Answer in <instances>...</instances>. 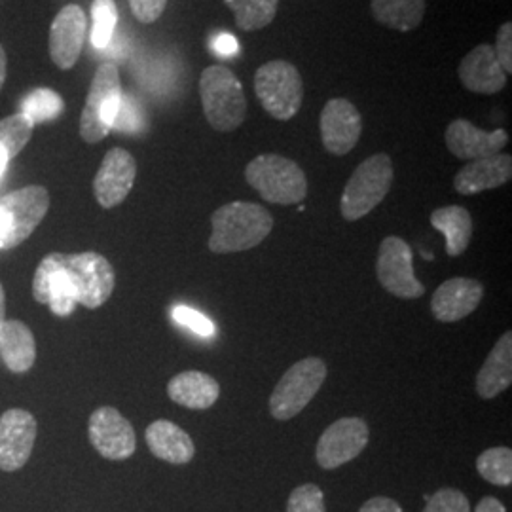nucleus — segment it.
I'll return each instance as SVG.
<instances>
[{"label":"nucleus","instance_id":"12","mask_svg":"<svg viewBox=\"0 0 512 512\" xmlns=\"http://www.w3.org/2000/svg\"><path fill=\"white\" fill-rule=\"evenodd\" d=\"M368 425L361 418L334 421L317 442L315 458L319 467L332 471L357 458L368 444Z\"/></svg>","mask_w":512,"mask_h":512},{"label":"nucleus","instance_id":"33","mask_svg":"<svg viewBox=\"0 0 512 512\" xmlns=\"http://www.w3.org/2000/svg\"><path fill=\"white\" fill-rule=\"evenodd\" d=\"M287 512H327L323 490L315 484H302L289 497Z\"/></svg>","mask_w":512,"mask_h":512},{"label":"nucleus","instance_id":"18","mask_svg":"<svg viewBox=\"0 0 512 512\" xmlns=\"http://www.w3.org/2000/svg\"><path fill=\"white\" fill-rule=\"evenodd\" d=\"M446 147L459 160H480L499 154L509 143V133L505 129L484 131L476 128L465 118L454 120L446 129Z\"/></svg>","mask_w":512,"mask_h":512},{"label":"nucleus","instance_id":"23","mask_svg":"<svg viewBox=\"0 0 512 512\" xmlns=\"http://www.w3.org/2000/svg\"><path fill=\"white\" fill-rule=\"evenodd\" d=\"M512 384V332L507 330L476 374V391L490 401Z\"/></svg>","mask_w":512,"mask_h":512},{"label":"nucleus","instance_id":"8","mask_svg":"<svg viewBox=\"0 0 512 512\" xmlns=\"http://www.w3.org/2000/svg\"><path fill=\"white\" fill-rule=\"evenodd\" d=\"M327 380V365L319 357H308L291 366L275 385L270 412L275 420H293Z\"/></svg>","mask_w":512,"mask_h":512},{"label":"nucleus","instance_id":"43","mask_svg":"<svg viewBox=\"0 0 512 512\" xmlns=\"http://www.w3.org/2000/svg\"><path fill=\"white\" fill-rule=\"evenodd\" d=\"M4 321H6V293H4V287L0 283V327H2Z\"/></svg>","mask_w":512,"mask_h":512},{"label":"nucleus","instance_id":"31","mask_svg":"<svg viewBox=\"0 0 512 512\" xmlns=\"http://www.w3.org/2000/svg\"><path fill=\"white\" fill-rule=\"evenodd\" d=\"M65 110L61 95L50 88H38L29 93L21 103V114H25L33 124H42L55 120Z\"/></svg>","mask_w":512,"mask_h":512},{"label":"nucleus","instance_id":"39","mask_svg":"<svg viewBox=\"0 0 512 512\" xmlns=\"http://www.w3.org/2000/svg\"><path fill=\"white\" fill-rule=\"evenodd\" d=\"M359 512H403V509L395 499L372 497L359 509Z\"/></svg>","mask_w":512,"mask_h":512},{"label":"nucleus","instance_id":"10","mask_svg":"<svg viewBox=\"0 0 512 512\" xmlns=\"http://www.w3.org/2000/svg\"><path fill=\"white\" fill-rule=\"evenodd\" d=\"M378 281L387 293L399 298H420L425 287L414 274V256L412 249L404 239L389 236L382 241L376 262Z\"/></svg>","mask_w":512,"mask_h":512},{"label":"nucleus","instance_id":"24","mask_svg":"<svg viewBox=\"0 0 512 512\" xmlns=\"http://www.w3.org/2000/svg\"><path fill=\"white\" fill-rule=\"evenodd\" d=\"M0 359L10 372L25 374L37 361V342L31 329L19 321L10 319L0 327Z\"/></svg>","mask_w":512,"mask_h":512},{"label":"nucleus","instance_id":"17","mask_svg":"<svg viewBox=\"0 0 512 512\" xmlns=\"http://www.w3.org/2000/svg\"><path fill=\"white\" fill-rule=\"evenodd\" d=\"M33 296L57 317L73 315L78 302L73 283L61 266L59 253H50L40 260L33 277Z\"/></svg>","mask_w":512,"mask_h":512},{"label":"nucleus","instance_id":"28","mask_svg":"<svg viewBox=\"0 0 512 512\" xmlns=\"http://www.w3.org/2000/svg\"><path fill=\"white\" fill-rule=\"evenodd\" d=\"M232 10L236 25L245 33L268 27L275 19L279 0H224Z\"/></svg>","mask_w":512,"mask_h":512},{"label":"nucleus","instance_id":"1","mask_svg":"<svg viewBox=\"0 0 512 512\" xmlns=\"http://www.w3.org/2000/svg\"><path fill=\"white\" fill-rule=\"evenodd\" d=\"M213 234L209 251L217 255L241 253L260 245L274 230V217L262 205L232 202L219 207L211 215Z\"/></svg>","mask_w":512,"mask_h":512},{"label":"nucleus","instance_id":"26","mask_svg":"<svg viewBox=\"0 0 512 512\" xmlns=\"http://www.w3.org/2000/svg\"><path fill=\"white\" fill-rule=\"evenodd\" d=\"M431 224L446 238V253L450 256L463 255L473 238V217L461 205H448L435 209Z\"/></svg>","mask_w":512,"mask_h":512},{"label":"nucleus","instance_id":"6","mask_svg":"<svg viewBox=\"0 0 512 512\" xmlns=\"http://www.w3.org/2000/svg\"><path fill=\"white\" fill-rule=\"evenodd\" d=\"M255 93L262 109L275 120L287 122L302 107L304 80L293 63L274 59L256 71Z\"/></svg>","mask_w":512,"mask_h":512},{"label":"nucleus","instance_id":"34","mask_svg":"<svg viewBox=\"0 0 512 512\" xmlns=\"http://www.w3.org/2000/svg\"><path fill=\"white\" fill-rule=\"evenodd\" d=\"M423 512H471V503L459 490L442 488L427 499Z\"/></svg>","mask_w":512,"mask_h":512},{"label":"nucleus","instance_id":"13","mask_svg":"<svg viewBox=\"0 0 512 512\" xmlns=\"http://www.w3.org/2000/svg\"><path fill=\"white\" fill-rule=\"evenodd\" d=\"M38 425L23 408H10L0 416V471L16 473L33 454Z\"/></svg>","mask_w":512,"mask_h":512},{"label":"nucleus","instance_id":"4","mask_svg":"<svg viewBox=\"0 0 512 512\" xmlns=\"http://www.w3.org/2000/svg\"><path fill=\"white\" fill-rule=\"evenodd\" d=\"M50 209V192L31 184L0 198V249H16L31 238Z\"/></svg>","mask_w":512,"mask_h":512},{"label":"nucleus","instance_id":"41","mask_svg":"<svg viewBox=\"0 0 512 512\" xmlns=\"http://www.w3.org/2000/svg\"><path fill=\"white\" fill-rule=\"evenodd\" d=\"M475 512H507L505 505L497 497H484L478 505Z\"/></svg>","mask_w":512,"mask_h":512},{"label":"nucleus","instance_id":"36","mask_svg":"<svg viewBox=\"0 0 512 512\" xmlns=\"http://www.w3.org/2000/svg\"><path fill=\"white\" fill-rule=\"evenodd\" d=\"M112 129L124 131V133H137V131L141 129V109H139V105L133 101V97L122 93L120 109H118V114H116V120H114Z\"/></svg>","mask_w":512,"mask_h":512},{"label":"nucleus","instance_id":"21","mask_svg":"<svg viewBox=\"0 0 512 512\" xmlns=\"http://www.w3.org/2000/svg\"><path fill=\"white\" fill-rule=\"evenodd\" d=\"M512 177L511 154H495L490 158L473 160L459 169L454 188L461 196H475L484 190H494L509 183Z\"/></svg>","mask_w":512,"mask_h":512},{"label":"nucleus","instance_id":"5","mask_svg":"<svg viewBox=\"0 0 512 512\" xmlns=\"http://www.w3.org/2000/svg\"><path fill=\"white\" fill-rule=\"evenodd\" d=\"M395 177L393 162L387 154H374L357 165L342 194V217L353 222L374 211L391 190Z\"/></svg>","mask_w":512,"mask_h":512},{"label":"nucleus","instance_id":"40","mask_svg":"<svg viewBox=\"0 0 512 512\" xmlns=\"http://www.w3.org/2000/svg\"><path fill=\"white\" fill-rule=\"evenodd\" d=\"M236 50H238V44L232 35H220L215 40V52H219L220 55L236 54Z\"/></svg>","mask_w":512,"mask_h":512},{"label":"nucleus","instance_id":"25","mask_svg":"<svg viewBox=\"0 0 512 512\" xmlns=\"http://www.w3.org/2000/svg\"><path fill=\"white\" fill-rule=\"evenodd\" d=\"M167 395L173 403L190 410H207L219 401L220 385L213 376L200 370H186L167 384Z\"/></svg>","mask_w":512,"mask_h":512},{"label":"nucleus","instance_id":"37","mask_svg":"<svg viewBox=\"0 0 512 512\" xmlns=\"http://www.w3.org/2000/svg\"><path fill=\"white\" fill-rule=\"evenodd\" d=\"M495 57L505 74L512 73V23L507 21L499 27L494 46Z\"/></svg>","mask_w":512,"mask_h":512},{"label":"nucleus","instance_id":"11","mask_svg":"<svg viewBox=\"0 0 512 512\" xmlns=\"http://www.w3.org/2000/svg\"><path fill=\"white\" fill-rule=\"evenodd\" d=\"M88 435L93 448L110 461L129 459L137 450L133 425L112 406H101L93 412Z\"/></svg>","mask_w":512,"mask_h":512},{"label":"nucleus","instance_id":"9","mask_svg":"<svg viewBox=\"0 0 512 512\" xmlns=\"http://www.w3.org/2000/svg\"><path fill=\"white\" fill-rule=\"evenodd\" d=\"M63 270L73 283L76 302L88 310L101 308L114 291L116 275L109 260L99 253L86 251L76 255L59 253Z\"/></svg>","mask_w":512,"mask_h":512},{"label":"nucleus","instance_id":"42","mask_svg":"<svg viewBox=\"0 0 512 512\" xmlns=\"http://www.w3.org/2000/svg\"><path fill=\"white\" fill-rule=\"evenodd\" d=\"M6 69H8V59H6V52L0 44V90L4 88V82H6Z\"/></svg>","mask_w":512,"mask_h":512},{"label":"nucleus","instance_id":"2","mask_svg":"<svg viewBox=\"0 0 512 512\" xmlns=\"http://www.w3.org/2000/svg\"><path fill=\"white\" fill-rule=\"evenodd\" d=\"M245 179L266 202L296 205L308 196L302 167L279 154H260L245 167Z\"/></svg>","mask_w":512,"mask_h":512},{"label":"nucleus","instance_id":"7","mask_svg":"<svg viewBox=\"0 0 512 512\" xmlns=\"http://www.w3.org/2000/svg\"><path fill=\"white\" fill-rule=\"evenodd\" d=\"M122 99L120 71L114 63H103L93 76L86 105L80 114V137L84 143H101L114 126Z\"/></svg>","mask_w":512,"mask_h":512},{"label":"nucleus","instance_id":"38","mask_svg":"<svg viewBox=\"0 0 512 512\" xmlns=\"http://www.w3.org/2000/svg\"><path fill=\"white\" fill-rule=\"evenodd\" d=\"M133 16L141 23H154L162 18L167 0H129Z\"/></svg>","mask_w":512,"mask_h":512},{"label":"nucleus","instance_id":"20","mask_svg":"<svg viewBox=\"0 0 512 512\" xmlns=\"http://www.w3.org/2000/svg\"><path fill=\"white\" fill-rule=\"evenodd\" d=\"M459 80L469 92L495 95L505 90L507 74L495 57L492 44H480L459 63Z\"/></svg>","mask_w":512,"mask_h":512},{"label":"nucleus","instance_id":"19","mask_svg":"<svg viewBox=\"0 0 512 512\" xmlns=\"http://www.w3.org/2000/svg\"><path fill=\"white\" fill-rule=\"evenodd\" d=\"M484 298V287L476 279L454 277L440 285L431 298V311L440 323H456L471 315Z\"/></svg>","mask_w":512,"mask_h":512},{"label":"nucleus","instance_id":"30","mask_svg":"<svg viewBox=\"0 0 512 512\" xmlns=\"http://www.w3.org/2000/svg\"><path fill=\"white\" fill-rule=\"evenodd\" d=\"M478 475L495 486L512 484V450L505 446H495L482 452L476 459Z\"/></svg>","mask_w":512,"mask_h":512},{"label":"nucleus","instance_id":"32","mask_svg":"<svg viewBox=\"0 0 512 512\" xmlns=\"http://www.w3.org/2000/svg\"><path fill=\"white\" fill-rule=\"evenodd\" d=\"M92 44L107 48L118 23V8L114 0H95L92 4Z\"/></svg>","mask_w":512,"mask_h":512},{"label":"nucleus","instance_id":"16","mask_svg":"<svg viewBox=\"0 0 512 512\" xmlns=\"http://www.w3.org/2000/svg\"><path fill=\"white\" fill-rule=\"evenodd\" d=\"M88 33L86 12L78 4H67L59 10L50 27V57L57 69L71 71L82 54Z\"/></svg>","mask_w":512,"mask_h":512},{"label":"nucleus","instance_id":"14","mask_svg":"<svg viewBox=\"0 0 512 512\" xmlns=\"http://www.w3.org/2000/svg\"><path fill=\"white\" fill-rule=\"evenodd\" d=\"M319 129L323 147L334 156H346L361 139L363 118L351 101L336 97L323 107Z\"/></svg>","mask_w":512,"mask_h":512},{"label":"nucleus","instance_id":"35","mask_svg":"<svg viewBox=\"0 0 512 512\" xmlns=\"http://www.w3.org/2000/svg\"><path fill=\"white\" fill-rule=\"evenodd\" d=\"M173 319H175L179 325H183L186 329L200 334L203 338L213 336L215 330H217L215 329V325H213V321H211L209 317H205L202 311L192 310V308H188V306H177V308L173 310Z\"/></svg>","mask_w":512,"mask_h":512},{"label":"nucleus","instance_id":"3","mask_svg":"<svg viewBox=\"0 0 512 512\" xmlns=\"http://www.w3.org/2000/svg\"><path fill=\"white\" fill-rule=\"evenodd\" d=\"M203 112L220 133L238 129L247 116V99L238 76L222 65L207 67L200 78Z\"/></svg>","mask_w":512,"mask_h":512},{"label":"nucleus","instance_id":"15","mask_svg":"<svg viewBox=\"0 0 512 512\" xmlns=\"http://www.w3.org/2000/svg\"><path fill=\"white\" fill-rule=\"evenodd\" d=\"M137 179V162L124 148H110L93 179L95 200L103 209L118 207Z\"/></svg>","mask_w":512,"mask_h":512},{"label":"nucleus","instance_id":"29","mask_svg":"<svg viewBox=\"0 0 512 512\" xmlns=\"http://www.w3.org/2000/svg\"><path fill=\"white\" fill-rule=\"evenodd\" d=\"M35 124L25 114H12L0 120V156L10 162L18 158L19 152L29 145Z\"/></svg>","mask_w":512,"mask_h":512},{"label":"nucleus","instance_id":"27","mask_svg":"<svg viewBox=\"0 0 512 512\" xmlns=\"http://www.w3.org/2000/svg\"><path fill=\"white\" fill-rule=\"evenodd\" d=\"M372 16L387 29L408 33L418 29L425 16V0H370Z\"/></svg>","mask_w":512,"mask_h":512},{"label":"nucleus","instance_id":"22","mask_svg":"<svg viewBox=\"0 0 512 512\" xmlns=\"http://www.w3.org/2000/svg\"><path fill=\"white\" fill-rule=\"evenodd\" d=\"M148 450L171 465L190 463L196 456V446L190 435L173 421L158 420L150 423L145 433Z\"/></svg>","mask_w":512,"mask_h":512}]
</instances>
